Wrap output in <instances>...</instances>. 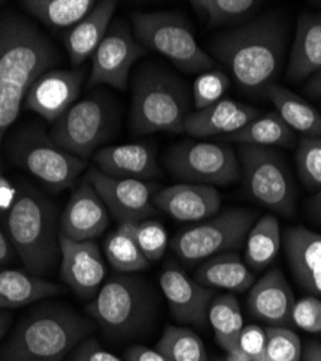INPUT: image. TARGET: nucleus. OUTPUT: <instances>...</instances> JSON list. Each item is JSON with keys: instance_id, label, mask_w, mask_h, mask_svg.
Listing matches in <instances>:
<instances>
[{"instance_id": "obj_1", "label": "nucleus", "mask_w": 321, "mask_h": 361, "mask_svg": "<svg viewBox=\"0 0 321 361\" xmlns=\"http://www.w3.org/2000/svg\"><path fill=\"white\" fill-rule=\"evenodd\" d=\"M58 59L54 44L31 22L15 12L0 16V165L4 137L18 118L29 88Z\"/></svg>"}, {"instance_id": "obj_2", "label": "nucleus", "mask_w": 321, "mask_h": 361, "mask_svg": "<svg viewBox=\"0 0 321 361\" xmlns=\"http://www.w3.org/2000/svg\"><path fill=\"white\" fill-rule=\"evenodd\" d=\"M285 45V20L267 13L217 35L210 51L242 90L265 93L281 70Z\"/></svg>"}, {"instance_id": "obj_3", "label": "nucleus", "mask_w": 321, "mask_h": 361, "mask_svg": "<svg viewBox=\"0 0 321 361\" xmlns=\"http://www.w3.org/2000/svg\"><path fill=\"white\" fill-rule=\"evenodd\" d=\"M92 329L89 319L63 304L41 307L15 329L2 361H64Z\"/></svg>"}, {"instance_id": "obj_4", "label": "nucleus", "mask_w": 321, "mask_h": 361, "mask_svg": "<svg viewBox=\"0 0 321 361\" xmlns=\"http://www.w3.org/2000/svg\"><path fill=\"white\" fill-rule=\"evenodd\" d=\"M8 231L29 274H49L56 260H61L56 209L41 192L32 188L18 191L16 201L9 209Z\"/></svg>"}, {"instance_id": "obj_5", "label": "nucleus", "mask_w": 321, "mask_h": 361, "mask_svg": "<svg viewBox=\"0 0 321 361\" xmlns=\"http://www.w3.org/2000/svg\"><path fill=\"white\" fill-rule=\"evenodd\" d=\"M186 84L158 64H143L132 85L131 129L136 135L183 133L190 114Z\"/></svg>"}, {"instance_id": "obj_6", "label": "nucleus", "mask_w": 321, "mask_h": 361, "mask_svg": "<svg viewBox=\"0 0 321 361\" xmlns=\"http://www.w3.org/2000/svg\"><path fill=\"white\" fill-rule=\"evenodd\" d=\"M87 311L107 337L131 338L151 325L157 298L145 279L118 274L103 283Z\"/></svg>"}, {"instance_id": "obj_7", "label": "nucleus", "mask_w": 321, "mask_h": 361, "mask_svg": "<svg viewBox=\"0 0 321 361\" xmlns=\"http://www.w3.org/2000/svg\"><path fill=\"white\" fill-rule=\"evenodd\" d=\"M133 37L145 49H152L186 74H202L216 66L213 56L204 51L190 25L177 13H133Z\"/></svg>"}, {"instance_id": "obj_8", "label": "nucleus", "mask_w": 321, "mask_h": 361, "mask_svg": "<svg viewBox=\"0 0 321 361\" xmlns=\"http://www.w3.org/2000/svg\"><path fill=\"white\" fill-rule=\"evenodd\" d=\"M9 158L15 165L28 171L52 191L73 187L87 164L45 135L38 126H25L9 140Z\"/></svg>"}, {"instance_id": "obj_9", "label": "nucleus", "mask_w": 321, "mask_h": 361, "mask_svg": "<svg viewBox=\"0 0 321 361\" xmlns=\"http://www.w3.org/2000/svg\"><path fill=\"white\" fill-rule=\"evenodd\" d=\"M256 220L255 209H224L212 219L181 231L174 238L172 250L187 264L236 250L245 245Z\"/></svg>"}, {"instance_id": "obj_10", "label": "nucleus", "mask_w": 321, "mask_h": 361, "mask_svg": "<svg viewBox=\"0 0 321 361\" xmlns=\"http://www.w3.org/2000/svg\"><path fill=\"white\" fill-rule=\"evenodd\" d=\"M239 159L248 192L272 212L293 216L296 191L282 154L272 147L241 145Z\"/></svg>"}, {"instance_id": "obj_11", "label": "nucleus", "mask_w": 321, "mask_h": 361, "mask_svg": "<svg viewBox=\"0 0 321 361\" xmlns=\"http://www.w3.org/2000/svg\"><path fill=\"white\" fill-rule=\"evenodd\" d=\"M165 166L187 184L229 185L241 176V165L233 149L223 142L183 140L172 146Z\"/></svg>"}, {"instance_id": "obj_12", "label": "nucleus", "mask_w": 321, "mask_h": 361, "mask_svg": "<svg viewBox=\"0 0 321 361\" xmlns=\"http://www.w3.org/2000/svg\"><path fill=\"white\" fill-rule=\"evenodd\" d=\"M113 123V107L99 93L74 103L55 120L49 137L66 152L85 159L111 135Z\"/></svg>"}, {"instance_id": "obj_13", "label": "nucleus", "mask_w": 321, "mask_h": 361, "mask_svg": "<svg viewBox=\"0 0 321 361\" xmlns=\"http://www.w3.org/2000/svg\"><path fill=\"white\" fill-rule=\"evenodd\" d=\"M84 179L93 185L107 212L121 224L139 223L157 213L152 197L159 188L155 184L139 179L113 178L97 168H92Z\"/></svg>"}, {"instance_id": "obj_14", "label": "nucleus", "mask_w": 321, "mask_h": 361, "mask_svg": "<svg viewBox=\"0 0 321 361\" xmlns=\"http://www.w3.org/2000/svg\"><path fill=\"white\" fill-rule=\"evenodd\" d=\"M123 22L110 25L109 31L92 56L89 85H110L125 90L133 64L147 55Z\"/></svg>"}, {"instance_id": "obj_15", "label": "nucleus", "mask_w": 321, "mask_h": 361, "mask_svg": "<svg viewBox=\"0 0 321 361\" xmlns=\"http://www.w3.org/2000/svg\"><path fill=\"white\" fill-rule=\"evenodd\" d=\"M159 285L175 321L204 328L209 324V310L214 289L202 286L177 266H168L159 276Z\"/></svg>"}, {"instance_id": "obj_16", "label": "nucleus", "mask_w": 321, "mask_h": 361, "mask_svg": "<svg viewBox=\"0 0 321 361\" xmlns=\"http://www.w3.org/2000/svg\"><path fill=\"white\" fill-rule=\"evenodd\" d=\"M61 278L83 299L97 295L104 283L107 267L95 240L74 242L60 234Z\"/></svg>"}, {"instance_id": "obj_17", "label": "nucleus", "mask_w": 321, "mask_h": 361, "mask_svg": "<svg viewBox=\"0 0 321 361\" xmlns=\"http://www.w3.org/2000/svg\"><path fill=\"white\" fill-rule=\"evenodd\" d=\"M84 70H48L29 88L25 107L55 122L78 99L84 82Z\"/></svg>"}, {"instance_id": "obj_18", "label": "nucleus", "mask_w": 321, "mask_h": 361, "mask_svg": "<svg viewBox=\"0 0 321 361\" xmlns=\"http://www.w3.org/2000/svg\"><path fill=\"white\" fill-rule=\"evenodd\" d=\"M107 226V208L93 185L84 179L64 208L60 234L74 242H90L102 235Z\"/></svg>"}, {"instance_id": "obj_19", "label": "nucleus", "mask_w": 321, "mask_h": 361, "mask_svg": "<svg viewBox=\"0 0 321 361\" xmlns=\"http://www.w3.org/2000/svg\"><path fill=\"white\" fill-rule=\"evenodd\" d=\"M152 204L175 220L195 223L216 216L222 197L213 185L183 183L158 190L152 197Z\"/></svg>"}, {"instance_id": "obj_20", "label": "nucleus", "mask_w": 321, "mask_h": 361, "mask_svg": "<svg viewBox=\"0 0 321 361\" xmlns=\"http://www.w3.org/2000/svg\"><path fill=\"white\" fill-rule=\"evenodd\" d=\"M294 305L296 298L293 289L279 269L268 270L253 283L248 295L249 314L272 326L289 324Z\"/></svg>"}, {"instance_id": "obj_21", "label": "nucleus", "mask_w": 321, "mask_h": 361, "mask_svg": "<svg viewBox=\"0 0 321 361\" xmlns=\"http://www.w3.org/2000/svg\"><path fill=\"white\" fill-rule=\"evenodd\" d=\"M95 162L97 169L113 178L139 179L150 183L151 179L162 175L152 146L145 143L102 147L95 154Z\"/></svg>"}, {"instance_id": "obj_22", "label": "nucleus", "mask_w": 321, "mask_h": 361, "mask_svg": "<svg viewBox=\"0 0 321 361\" xmlns=\"http://www.w3.org/2000/svg\"><path fill=\"white\" fill-rule=\"evenodd\" d=\"M284 246L296 281L313 296H321V234L303 226L288 228Z\"/></svg>"}, {"instance_id": "obj_23", "label": "nucleus", "mask_w": 321, "mask_h": 361, "mask_svg": "<svg viewBox=\"0 0 321 361\" xmlns=\"http://www.w3.org/2000/svg\"><path fill=\"white\" fill-rule=\"evenodd\" d=\"M259 114V110L252 106L223 99L207 109L190 113L186 118L184 133L200 139L227 136L243 129Z\"/></svg>"}, {"instance_id": "obj_24", "label": "nucleus", "mask_w": 321, "mask_h": 361, "mask_svg": "<svg viewBox=\"0 0 321 361\" xmlns=\"http://www.w3.org/2000/svg\"><path fill=\"white\" fill-rule=\"evenodd\" d=\"M321 71V13H303L288 59V78L304 81Z\"/></svg>"}, {"instance_id": "obj_25", "label": "nucleus", "mask_w": 321, "mask_h": 361, "mask_svg": "<svg viewBox=\"0 0 321 361\" xmlns=\"http://www.w3.org/2000/svg\"><path fill=\"white\" fill-rule=\"evenodd\" d=\"M116 9H118V2L102 0L71 27L66 38V49L73 66H81L87 58L93 56L109 31Z\"/></svg>"}, {"instance_id": "obj_26", "label": "nucleus", "mask_w": 321, "mask_h": 361, "mask_svg": "<svg viewBox=\"0 0 321 361\" xmlns=\"http://www.w3.org/2000/svg\"><path fill=\"white\" fill-rule=\"evenodd\" d=\"M195 281L212 289L243 293L253 286L252 269L236 253H222L204 260L195 272Z\"/></svg>"}, {"instance_id": "obj_27", "label": "nucleus", "mask_w": 321, "mask_h": 361, "mask_svg": "<svg viewBox=\"0 0 321 361\" xmlns=\"http://www.w3.org/2000/svg\"><path fill=\"white\" fill-rule=\"evenodd\" d=\"M63 288L18 269H0V311L20 308L55 296Z\"/></svg>"}, {"instance_id": "obj_28", "label": "nucleus", "mask_w": 321, "mask_h": 361, "mask_svg": "<svg viewBox=\"0 0 321 361\" xmlns=\"http://www.w3.org/2000/svg\"><path fill=\"white\" fill-rule=\"evenodd\" d=\"M265 96L294 132H300L305 137H321V113L303 97L275 82L267 88Z\"/></svg>"}, {"instance_id": "obj_29", "label": "nucleus", "mask_w": 321, "mask_h": 361, "mask_svg": "<svg viewBox=\"0 0 321 361\" xmlns=\"http://www.w3.org/2000/svg\"><path fill=\"white\" fill-rule=\"evenodd\" d=\"M223 143L252 146H291L296 142V132L291 129L277 111L259 116L236 133L222 136Z\"/></svg>"}, {"instance_id": "obj_30", "label": "nucleus", "mask_w": 321, "mask_h": 361, "mask_svg": "<svg viewBox=\"0 0 321 361\" xmlns=\"http://www.w3.org/2000/svg\"><path fill=\"white\" fill-rule=\"evenodd\" d=\"M245 247V260L249 269L262 270L268 267L281 249V230L277 217L267 214L256 220L246 237Z\"/></svg>"}, {"instance_id": "obj_31", "label": "nucleus", "mask_w": 321, "mask_h": 361, "mask_svg": "<svg viewBox=\"0 0 321 361\" xmlns=\"http://www.w3.org/2000/svg\"><path fill=\"white\" fill-rule=\"evenodd\" d=\"M97 2L95 0H23L22 8L52 29L74 27Z\"/></svg>"}, {"instance_id": "obj_32", "label": "nucleus", "mask_w": 321, "mask_h": 361, "mask_svg": "<svg viewBox=\"0 0 321 361\" xmlns=\"http://www.w3.org/2000/svg\"><path fill=\"white\" fill-rule=\"evenodd\" d=\"M209 324L217 344L226 351H236L238 340L245 326L238 298L233 293L214 296L209 310Z\"/></svg>"}, {"instance_id": "obj_33", "label": "nucleus", "mask_w": 321, "mask_h": 361, "mask_svg": "<svg viewBox=\"0 0 321 361\" xmlns=\"http://www.w3.org/2000/svg\"><path fill=\"white\" fill-rule=\"evenodd\" d=\"M103 249L107 262L118 274H135L150 266L126 224H121L118 230L107 235Z\"/></svg>"}, {"instance_id": "obj_34", "label": "nucleus", "mask_w": 321, "mask_h": 361, "mask_svg": "<svg viewBox=\"0 0 321 361\" xmlns=\"http://www.w3.org/2000/svg\"><path fill=\"white\" fill-rule=\"evenodd\" d=\"M155 348L171 361H209L201 337L186 326H165Z\"/></svg>"}, {"instance_id": "obj_35", "label": "nucleus", "mask_w": 321, "mask_h": 361, "mask_svg": "<svg viewBox=\"0 0 321 361\" xmlns=\"http://www.w3.org/2000/svg\"><path fill=\"white\" fill-rule=\"evenodd\" d=\"M255 0H193V9L207 20L210 27L246 19L259 8Z\"/></svg>"}, {"instance_id": "obj_36", "label": "nucleus", "mask_w": 321, "mask_h": 361, "mask_svg": "<svg viewBox=\"0 0 321 361\" xmlns=\"http://www.w3.org/2000/svg\"><path fill=\"white\" fill-rule=\"evenodd\" d=\"M133 235L136 245L148 262H158L166 250L168 233L159 221L143 220L139 223H123Z\"/></svg>"}, {"instance_id": "obj_37", "label": "nucleus", "mask_w": 321, "mask_h": 361, "mask_svg": "<svg viewBox=\"0 0 321 361\" xmlns=\"http://www.w3.org/2000/svg\"><path fill=\"white\" fill-rule=\"evenodd\" d=\"M301 340L293 329L267 328V347L259 361H301Z\"/></svg>"}, {"instance_id": "obj_38", "label": "nucleus", "mask_w": 321, "mask_h": 361, "mask_svg": "<svg viewBox=\"0 0 321 361\" xmlns=\"http://www.w3.org/2000/svg\"><path fill=\"white\" fill-rule=\"evenodd\" d=\"M301 183L310 191L321 190V137H303L296 155Z\"/></svg>"}, {"instance_id": "obj_39", "label": "nucleus", "mask_w": 321, "mask_h": 361, "mask_svg": "<svg viewBox=\"0 0 321 361\" xmlns=\"http://www.w3.org/2000/svg\"><path fill=\"white\" fill-rule=\"evenodd\" d=\"M230 87V78L223 71L200 74L193 84V102L197 110H204L220 100Z\"/></svg>"}, {"instance_id": "obj_40", "label": "nucleus", "mask_w": 321, "mask_h": 361, "mask_svg": "<svg viewBox=\"0 0 321 361\" xmlns=\"http://www.w3.org/2000/svg\"><path fill=\"white\" fill-rule=\"evenodd\" d=\"M291 322L307 333L321 334V299L310 295L296 300Z\"/></svg>"}, {"instance_id": "obj_41", "label": "nucleus", "mask_w": 321, "mask_h": 361, "mask_svg": "<svg viewBox=\"0 0 321 361\" xmlns=\"http://www.w3.org/2000/svg\"><path fill=\"white\" fill-rule=\"evenodd\" d=\"M267 347V328L259 325H246L238 340V351L259 361Z\"/></svg>"}, {"instance_id": "obj_42", "label": "nucleus", "mask_w": 321, "mask_h": 361, "mask_svg": "<svg viewBox=\"0 0 321 361\" xmlns=\"http://www.w3.org/2000/svg\"><path fill=\"white\" fill-rule=\"evenodd\" d=\"M67 361H123L118 355L104 350L96 338L87 337L68 355Z\"/></svg>"}, {"instance_id": "obj_43", "label": "nucleus", "mask_w": 321, "mask_h": 361, "mask_svg": "<svg viewBox=\"0 0 321 361\" xmlns=\"http://www.w3.org/2000/svg\"><path fill=\"white\" fill-rule=\"evenodd\" d=\"M123 361H171L157 348H148L145 345H132L125 351Z\"/></svg>"}, {"instance_id": "obj_44", "label": "nucleus", "mask_w": 321, "mask_h": 361, "mask_svg": "<svg viewBox=\"0 0 321 361\" xmlns=\"http://www.w3.org/2000/svg\"><path fill=\"white\" fill-rule=\"evenodd\" d=\"M18 188H15L11 180L0 172V212H9L18 197Z\"/></svg>"}, {"instance_id": "obj_45", "label": "nucleus", "mask_w": 321, "mask_h": 361, "mask_svg": "<svg viewBox=\"0 0 321 361\" xmlns=\"http://www.w3.org/2000/svg\"><path fill=\"white\" fill-rule=\"evenodd\" d=\"M307 213L308 217L317 223L321 224V190H318L308 201L307 204Z\"/></svg>"}, {"instance_id": "obj_46", "label": "nucleus", "mask_w": 321, "mask_h": 361, "mask_svg": "<svg viewBox=\"0 0 321 361\" xmlns=\"http://www.w3.org/2000/svg\"><path fill=\"white\" fill-rule=\"evenodd\" d=\"M304 93L311 99H321V71L307 81Z\"/></svg>"}, {"instance_id": "obj_47", "label": "nucleus", "mask_w": 321, "mask_h": 361, "mask_svg": "<svg viewBox=\"0 0 321 361\" xmlns=\"http://www.w3.org/2000/svg\"><path fill=\"white\" fill-rule=\"evenodd\" d=\"M12 259V247L8 242L6 235L4 234L2 228H0V266L8 263Z\"/></svg>"}, {"instance_id": "obj_48", "label": "nucleus", "mask_w": 321, "mask_h": 361, "mask_svg": "<svg viewBox=\"0 0 321 361\" xmlns=\"http://www.w3.org/2000/svg\"><path fill=\"white\" fill-rule=\"evenodd\" d=\"M304 361H321V343L320 341H310L307 344Z\"/></svg>"}, {"instance_id": "obj_49", "label": "nucleus", "mask_w": 321, "mask_h": 361, "mask_svg": "<svg viewBox=\"0 0 321 361\" xmlns=\"http://www.w3.org/2000/svg\"><path fill=\"white\" fill-rule=\"evenodd\" d=\"M11 325V315L6 311H0V338H2Z\"/></svg>"}, {"instance_id": "obj_50", "label": "nucleus", "mask_w": 321, "mask_h": 361, "mask_svg": "<svg viewBox=\"0 0 321 361\" xmlns=\"http://www.w3.org/2000/svg\"><path fill=\"white\" fill-rule=\"evenodd\" d=\"M223 361H256V360H253V358H250V357H248V355H245L243 353H241V351L236 350V351L227 353Z\"/></svg>"}, {"instance_id": "obj_51", "label": "nucleus", "mask_w": 321, "mask_h": 361, "mask_svg": "<svg viewBox=\"0 0 321 361\" xmlns=\"http://www.w3.org/2000/svg\"><path fill=\"white\" fill-rule=\"evenodd\" d=\"M5 5V2H0V9H2V6Z\"/></svg>"}, {"instance_id": "obj_52", "label": "nucleus", "mask_w": 321, "mask_h": 361, "mask_svg": "<svg viewBox=\"0 0 321 361\" xmlns=\"http://www.w3.org/2000/svg\"><path fill=\"white\" fill-rule=\"evenodd\" d=\"M214 361H223V360H214Z\"/></svg>"}]
</instances>
